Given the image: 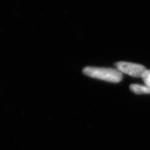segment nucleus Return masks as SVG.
Returning <instances> with one entry per match:
<instances>
[{"label":"nucleus","mask_w":150,"mask_h":150,"mask_svg":"<svg viewBox=\"0 0 150 150\" xmlns=\"http://www.w3.org/2000/svg\"><path fill=\"white\" fill-rule=\"evenodd\" d=\"M116 69L122 73L128 74L131 76L136 78H142L144 73L146 71V68L144 66L133 63L119 62L115 63Z\"/></svg>","instance_id":"2"},{"label":"nucleus","mask_w":150,"mask_h":150,"mask_svg":"<svg viewBox=\"0 0 150 150\" xmlns=\"http://www.w3.org/2000/svg\"><path fill=\"white\" fill-rule=\"evenodd\" d=\"M142 79L145 84L150 86V69H147L142 76Z\"/></svg>","instance_id":"4"},{"label":"nucleus","mask_w":150,"mask_h":150,"mask_svg":"<svg viewBox=\"0 0 150 150\" xmlns=\"http://www.w3.org/2000/svg\"><path fill=\"white\" fill-rule=\"evenodd\" d=\"M131 91L137 95H143V94H150V86L146 85H142V84H133L129 86Z\"/></svg>","instance_id":"3"},{"label":"nucleus","mask_w":150,"mask_h":150,"mask_svg":"<svg viewBox=\"0 0 150 150\" xmlns=\"http://www.w3.org/2000/svg\"><path fill=\"white\" fill-rule=\"evenodd\" d=\"M83 73L88 76L111 83H119L123 78V73L114 68L88 67L83 69Z\"/></svg>","instance_id":"1"}]
</instances>
